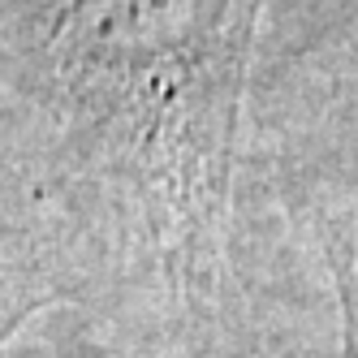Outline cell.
<instances>
[{"label":"cell","mask_w":358,"mask_h":358,"mask_svg":"<svg viewBox=\"0 0 358 358\" xmlns=\"http://www.w3.org/2000/svg\"><path fill=\"white\" fill-rule=\"evenodd\" d=\"M264 0H39L65 134L147 220L182 280H212L234 125Z\"/></svg>","instance_id":"6da1fadb"}]
</instances>
